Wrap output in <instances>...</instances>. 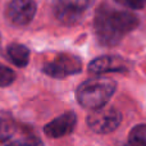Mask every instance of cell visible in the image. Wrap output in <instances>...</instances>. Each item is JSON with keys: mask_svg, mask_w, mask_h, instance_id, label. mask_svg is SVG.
<instances>
[{"mask_svg": "<svg viewBox=\"0 0 146 146\" xmlns=\"http://www.w3.org/2000/svg\"><path fill=\"white\" fill-rule=\"evenodd\" d=\"M139 25L136 15L126 10H114L110 8H99L95 17V32L103 45H115L128 32Z\"/></svg>", "mask_w": 146, "mask_h": 146, "instance_id": "obj_1", "label": "cell"}, {"mask_svg": "<svg viewBox=\"0 0 146 146\" xmlns=\"http://www.w3.org/2000/svg\"><path fill=\"white\" fill-rule=\"evenodd\" d=\"M117 83L111 78L94 77L81 83L77 88V100L83 108L99 109L105 106L115 92Z\"/></svg>", "mask_w": 146, "mask_h": 146, "instance_id": "obj_2", "label": "cell"}, {"mask_svg": "<svg viewBox=\"0 0 146 146\" xmlns=\"http://www.w3.org/2000/svg\"><path fill=\"white\" fill-rule=\"evenodd\" d=\"M122 122V114L113 106H101L92 110L87 117V124L96 133H110Z\"/></svg>", "mask_w": 146, "mask_h": 146, "instance_id": "obj_3", "label": "cell"}, {"mask_svg": "<svg viewBox=\"0 0 146 146\" xmlns=\"http://www.w3.org/2000/svg\"><path fill=\"white\" fill-rule=\"evenodd\" d=\"M82 69L80 58L72 54H59L51 62L42 67L44 73L54 78H64L67 76L77 74Z\"/></svg>", "mask_w": 146, "mask_h": 146, "instance_id": "obj_4", "label": "cell"}, {"mask_svg": "<svg viewBox=\"0 0 146 146\" xmlns=\"http://www.w3.org/2000/svg\"><path fill=\"white\" fill-rule=\"evenodd\" d=\"M5 14L14 26H26L35 17L36 3L33 0H10Z\"/></svg>", "mask_w": 146, "mask_h": 146, "instance_id": "obj_5", "label": "cell"}, {"mask_svg": "<svg viewBox=\"0 0 146 146\" xmlns=\"http://www.w3.org/2000/svg\"><path fill=\"white\" fill-rule=\"evenodd\" d=\"M77 124V117L73 111H67L53 119L44 127V133L50 139H60L71 135Z\"/></svg>", "mask_w": 146, "mask_h": 146, "instance_id": "obj_6", "label": "cell"}, {"mask_svg": "<svg viewBox=\"0 0 146 146\" xmlns=\"http://www.w3.org/2000/svg\"><path fill=\"white\" fill-rule=\"evenodd\" d=\"M88 71L94 74H103L109 72H124L127 71V63L119 56L105 55L96 58L88 64Z\"/></svg>", "mask_w": 146, "mask_h": 146, "instance_id": "obj_7", "label": "cell"}, {"mask_svg": "<svg viewBox=\"0 0 146 146\" xmlns=\"http://www.w3.org/2000/svg\"><path fill=\"white\" fill-rule=\"evenodd\" d=\"M7 53L9 59L17 67L27 66L28 59H30V51L25 45L21 44H10L7 49Z\"/></svg>", "mask_w": 146, "mask_h": 146, "instance_id": "obj_8", "label": "cell"}, {"mask_svg": "<svg viewBox=\"0 0 146 146\" xmlns=\"http://www.w3.org/2000/svg\"><path fill=\"white\" fill-rule=\"evenodd\" d=\"M123 146H146V124H137L131 129Z\"/></svg>", "mask_w": 146, "mask_h": 146, "instance_id": "obj_9", "label": "cell"}, {"mask_svg": "<svg viewBox=\"0 0 146 146\" xmlns=\"http://www.w3.org/2000/svg\"><path fill=\"white\" fill-rule=\"evenodd\" d=\"M4 146H44V144L38 137L32 136V135H23L15 139H12V137L8 139Z\"/></svg>", "mask_w": 146, "mask_h": 146, "instance_id": "obj_10", "label": "cell"}, {"mask_svg": "<svg viewBox=\"0 0 146 146\" xmlns=\"http://www.w3.org/2000/svg\"><path fill=\"white\" fill-rule=\"evenodd\" d=\"M92 3L94 0H58L56 4H59L63 8H67L72 12L78 13V14H82V12H85L88 7H91Z\"/></svg>", "mask_w": 146, "mask_h": 146, "instance_id": "obj_11", "label": "cell"}, {"mask_svg": "<svg viewBox=\"0 0 146 146\" xmlns=\"http://www.w3.org/2000/svg\"><path fill=\"white\" fill-rule=\"evenodd\" d=\"M15 80V73L9 68L3 64H0V87H5L13 83Z\"/></svg>", "mask_w": 146, "mask_h": 146, "instance_id": "obj_12", "label": "cell"}, {"mask_svg": "<svg viewBox=\"0 0 146 146\" xmlns=\"http://www.w3.org/2000/svg\"><path fill=\"white\" fill-rule=\"evenodd\" d=\"M115 1L129 9H142L146 4V0H115Z\"/></svg>", "mask_w": 146, "mask_h": 146, "instance_id": "obj_13", "label": "cell"}]
</instances>
